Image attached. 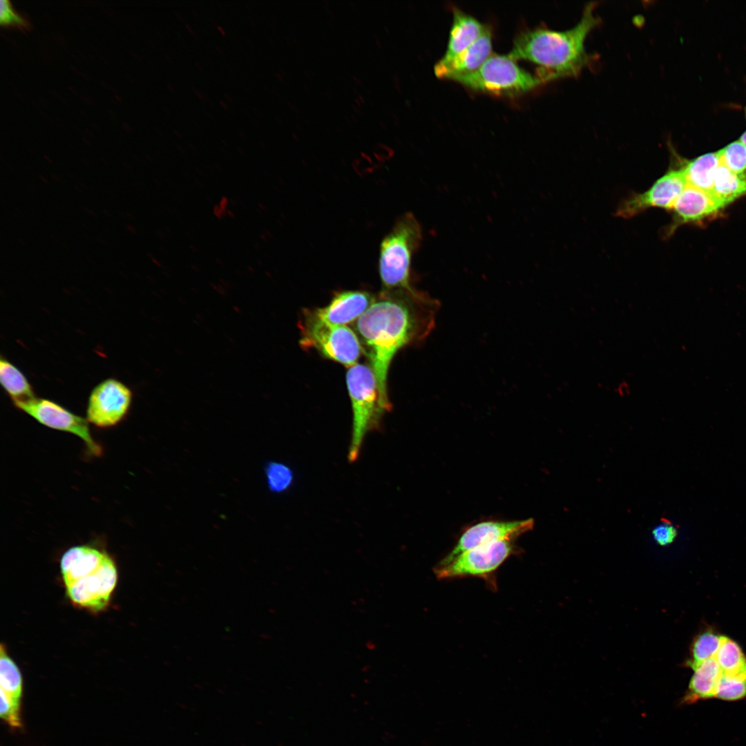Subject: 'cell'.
Returning <instances> with one entry per match:
<instances>
[{
	"label": "cell",
	"mask_w": 746,
	"mask_h": 746,
	"mask_svg": "<svg viewBox=\"0 0 746 746\" xmlns=\"http://www.w3.org/2000/svg\"><path fill=\"white\" fill-rule=\"evenodd\" d=\"M438 306L437 300L416 290L383 291L356 323L385 412L392 408L387 385L391 361L400 349L429 334Z\"/></svg>",
	"instance_id": "1"
},
{
	"label": "cell",
	"mask_w": 746,
	"mask_h": 746,
	"mask_svg": "<svg viewBox=\"0 0 746 746\" xmlns=\"http://www.w3.org/2000/svg\"><path fill=\"white\" fill-rule=\"evenodd\" d=\"M595 8L593 3L588 4L578 23L568 30L536 28L520 32L508 55L515 60L525 59L539 65L537 75L544 82L577 75L591 60L585 42L599 23Z\"/></svg>",
	"instance_id": "2"
},
{
	"label": "cell",
	"mask_w": 746,
	"mask_h": 746,
	"mask_svg": "<svg viewBox=\"0 0 746 746\" xmlns=\"http://www.w3.org/2000/svg\"><path fill=\"white\" fill-rule=\"evenodd\" d=\"M421 240L420 224L410 213L401 216L384 237L379 257L383 291L415 290L410 285L411 261Z\"/></svg>",
	"instance_id": "3"
},
{
	"label": "cell",
	"mask_w": 746,
	"mask_h": 746,
	"mask_svg": "<svg viewBox=\"0 0 746 746\" xmlns=\"http://www.w3.org/2000/svg\"><path fill=\"white\" fill-rule=\"evenodd\" d=\"M346 383L352 409V430L348 461L358 458L367 434L378 429L385 412L381 407L377 380L371 367L356 364L349 368Z\"/></svg>",
	"instance_id": "4"
},
{
	"label": "cell",
	"mask_w": 746,
	"mask_h": 746,
	"mask_svg": "<svg viewBox=\"0 0 746 746\" xmlns=\"http://www.w3.org/2000/svg\"><path fill=\"white\" fill-rule=\"evenodd\" d=\"M516 61L509 55L492 53L475 71L452 79L472 90L501 96L519 95L544 82L519 67Z\"/></svg>",
	"instance_id": "5"
},
{
	"label": "cell",
	"mask_w": 746,
	"mask_h": 746,
	"mask_svg": "<svg viewBox=\"0 0 746 746\" xmlns=\"http://www.w3.org/2000/svg\"><path fill=\"white\" fill-rule=\"evenodd\" d=\"M300 327L303 347L313 348L325 358L347 367L356 364L362 348L350 327L329 323L318 317L313 310L304 311Z\"/></svg>",
	"instance_id": "6"
},
{
	"label": "cell",
	"mask_w": 746,
	"mask_h": 746,
	"mask_svg": "<svg viewBox=\"0 0 746 746\" xmlns=\"http://www.w3.org/2000/svg\"><path fill=\"white\" fill-rule=\"evenodd\" d=\"M517 552L513 540L503 539L470 549L449 564L434 569L439 579L479 577L488 579Z\"/></svg>",
	"instance_id": "7"
},
{
	"label": "cell",
	"mask_w": 746,
	"mask_h": 746,
	"mask_svg": "<svg viewBox=\"0 0 746 746\" xmlns=\"http://www.w3.org/2000/svg\"><path fill=\"white\" fill-rule=\"evenodd\" d=\"M13 405L43 425L78 437L92 455H102V448L93 439L86 419L71 412L55 401L36 396L23 401L14 402Z\"/></svg>",
	"instance_id": "8"
},
{
	"label": "cell",
	"mask_w": 746,
	"mask_h": 746,
	"mask_svg": "<svg viewBox=\"0 0 746 746\" xmlns=\"http://www.w3.org/2000/svg\"><path fill=\"white\" fill-rule=\"evenodd\" d=\"M132 400V391L126 385L114 378L106 379L89 395L86 419L99 428L114 427L126 417Z\"/></svg>",
	"instance_id": "9"
},
{
	"label": "cell",
	"mask_w": 746,
	"mask_h": 746,
	"mask_svg": "<svg viewBox=\"0 0 746 746\" xmlns=\"http://www.w3.org/2000/svg\"><path fill=\"white\" fill-rule=\"evenodd\" d=\"M687 185L682 169H670L644 192L631 193L622 200L615 215L630 218L651 208L671 210Z\"/></svg>",
	"instance_id": "10"
},
{
	"label": "cell",
	"mask_w": 746,
	"mask_h": 746,
	"mask_svg": "<svg viewBox=\"0 0 746 746\" xmlns=\"http://www.w3.org/2000/svg\"><path fill=\"white\" fill-rule=\"evenodd\" d=\"M534 520L485 521L468 528L460 536L454 548L437 565L443 567L463 553L488 543L503 539L514 540L530 530Z\"/></svg>",
	"instance_id": "11"
},
{
	"label": "cell",
	"mask_w": 746,
	"mask_h": 746,
	"mask_svg": "<svg viewBox=\"0 0 746 746\" xmlns=\"http://www.w3.org/2000/svg\"><path fill=\"white\" fill-rule=\"evenodd\" d=\"M117 581V568L108 555L96 571L66 586V595L76 605L99 611L108 604Z\"/></svg>",
	"instance_id": "12"
},
{
	"label": "cell",
	"mask_w": 746,
	"mask_h": 746,
	"mask_svg": "<svg viewBox=\"0 0 746 746\" xmlns=\"http://www.w3.org/2000/svg\"><path fill=\"white\" fill-rule=\"evenodd\" d=\"M723 207L711 193L687 185L671 209L672 220L663 229L662 237H669L682 224L700 221Z\"/></svg>",
	"instance_id": "13"
},
{
	"label": "cell",
	"mask_w": 746,
	"mask_h": 746,
	"mask_svg": "<svg viewBox=\"0 0 746 746\" xmlns=\"http://www.w3.org/2000/svg\"><path fill=\"white\" fill-rule=\"evenodd\" d=\"M374 300L371 294L365 291H343L336 294L327 306L313 311L329 323L344 325L358 318Z\"/></svg>",
	"instance_id": "14"
},
{
	"label": "cell",
	"mask_w": 746,
	"mask_h": 746,
	"mask_svg": "<svg viewBox=\"0 0 746 746\" xmlns=\"http://www.w3.org/2000/svg\"><path fill=\"white\" fill-rule=\"evenodd\" d=\"M486 27L474 17L455 8L447 48L443 56L435 64L434 70L449 64L483 33Z\"/></svg>",
	"instance_id": "15"
},
{
	"label": "cell",
	"mask_w": 746,
	"mask_h": 746,
	"mask_svg": "<svg viewBox=\"0 0 746 746\" xmlns=\"http://www.w3.org/2000/svg\"><path fill=\"white\" fill-rule=\"evenodd\" d=\"M98 548L79 545L69 548L61 556L60 568L65 586L96 571L108 557Z\"/></svg>",
	"instance_id": "16"
},
{
	"label": "cell",
	"mask_w": 746,
	"mask_h": 746,
	"mask_svg": "<svg viewBox=\"0 0 746 746\" xmlns=\"http://www.w3.org/2000/svg\"><path fill=\"white\" fill-rule=\"evenodd\" d=\"M492 53V32L490 28L486 26L483 33L472 44L449 64L434 70V73L439 78L452 79L456 76L475 71Z\"/></svg>",
	"instance_id": "17"
},
{
	"label": "cell",
	"mask_w": 746,
	"mask_h": 746,
	"mask_svg": "<svg viewBox=\"0 0 746 746\" xmlns=\"http://www.w3.org/2000/svg\"><path fill=\"white\" fill-rule=\"evenodd\" d=\"M694 674L682 702L692 703L700 700L714 698L721 669L714 658L691 667Z\"/></svg>",
	"instance_id": "18"
},
{
	"label": "cell",
	"mask_w": 746,
	"mask_h": 746,
	"mask_svg": "<svg viewBox=\"0 0 746 746\" xmlns=\"http://www.w3.org/2000/svg\"><path fill=\"white\" fill-rule=\"evenodd\" d=\"M718 152L707 153L687 162L682 169L687 185L711 193L716 170L720 165Z\"/></svg>",
	"instance_id": "19"
},
{
	"label": "cell",
	"mask_w": 746,
	"mask_h": 746,
	"mask_svg": "<svg viewBox=\"0 0 746 746\" xmlns=\"http://www.w3.org/2000/svg\"><path fill=\"white\" fill-rule=\"evenodd\" d=\"M1 384L12 403L35 397L33 388L23 372L2 356L0 358Z\"/></svg>",
	"instance_id": "20"
},
{
	"label": "cell",
	"mask_w": 746,
	"mask_h": 746,
	"mask_svg": "<svg viewBox=\"0 0 746 746\" xmlns=\"http://www.w3.org/2000/svg\"><path fill=\"white\" fill-rule=\"evenodd\" d=\"M711 193L725 207L746 194V175L736 174L720 164Z\"/></svg>",
	"instance_id": "21"
},
{
	"label": "cell",
	"mask_w": 746,
	"mask_h": 746,
	"mask_svg": "<svg viewBox=\"0 0 746 746\" xmlns=\"http://www.w3.org/2000/svg\"><path fill=\"white\" fill-rule=\"evenodd\" d=\"M0 652L1 696L21 706L23 694L21 673L15 662L8 655L3 644L1 646Z\"/></svg>",
	"instance_id": "22"
},
{
	"label": "cell",
	"mask_w": 746,
	"mask_h": 746,
	"mask_svg": "<svg viewBox=\"0 0 746 746\" xmlns=\"http://www.w3.org/2000/svg\"><path fill=\"white\" fill-rule=\"evenodd\" d=\"M714 658L722 673L746 679V657L735 641L723 635Z\"/></svg>",
	"instance_id": "23"
},
{
	"label": "cell",
	"mask_w": 746,
	"mask_h": 746,
	"mask_svg": "<svg viewBox=\"0 0 746 746\" xmlns=\"http://www.w3.org/2000/svg\"><path fill=\"white\" fill-rule=\"evenodd\" d=\"M722 636L712 631H707L698 635L691 644L690 659L687 662V664L691 668L714 658L720 647Z\"/></svg>",
	"instance_id": "24"
},
{
	"label": "cell",
	"mask_w": 746,
	"mask_h": 746,
	"mask_svg": "<svg viewBox=\"0 0 746 746\" xmlns=\"http://www.w3.org/2000/svg\"><path fill=\"white\" fill-rule=\"evenodd\" d=\"M267 485L269 490L275 493L287 491L293 485L294 475L291 468L285 463L269 461L265 468Z\"/></svg>",
	"instance_id": "25"
},
{
	"label": "cell",
	"mask_w": 746,
	"mask_h": 746,
	"mask_svg": "<svg viewBox=\"0 0 746 746\" xmlns=\"http://www.w3.org/2000/svg\"><path fill=\"white\" fill-rule=\"evenodd\" d=\"M720 163L732 172L746 175V146L740 140L718 151Z\"/></svg>",
	"instance_id": "26"
},
{
	"label": "cell",
	"mask_w": 746,
	"mask_h": 746,
	"mask_svg": "<svg viewBox=\"0 0 746 746\" xmlns=\"http://www.w3.org/2000/svg\"><path fill=\"white\" fill-rule=\"evenodd\" d=\"M715 697L725 701H736L746 697V679L721 674Z\"/></svg>",
	"instance_id": "27"
},
{
	"label": "cell",
	"mask_w": 746,
	"mask_h": 746,
	"mask_svg": "<svg viewBox=\"0 0 746 746\" xmlns=\"http://www.w3.org/2000/svg\"><path fill=\"white\" fill-rule=\"evenodd\" d=\"M0 23L3 26H12L26 28L28 26L26 20L16 12L10 3L7 0L0 1Z\"/></svg>",
	"instance_id": "28"
},
{
	"label": "cell",
	"mask_w": 746,
	"mask_h": 746,
	"mask_svg": "<svg viewBox=\"0 0 746 746\" xmlns=\"http://www.w3.org/2000/svg\"><path fill=\"white\" fill-rule=\"evenodd\" d=\"M652 535L656 543L665 546L674 541L677 530L669 520L662 519V522L653 529Z\"/></svg>",
	"instance_id": "29"
},
{
	"label": "cell",
	"mask_w": 746,
	"mask_h": 746,
	"mask_svg": "<svg viewBox=\"0 0 746 746\" xmlns=\"http://www.w3.org/2000/svg\"><path fill=\"white\" fill-rule=\"evenodd\" d=\"M740 141L742 142L746 146V132H745L743 133V135L741 136Z\"/></svg>",
	"instance_id": "30"
}]
</instances>
